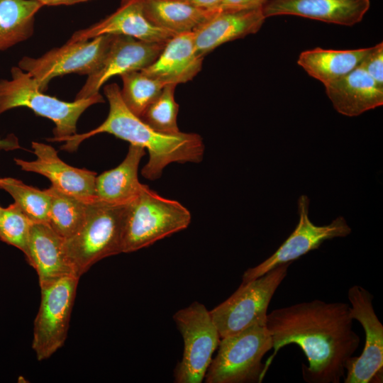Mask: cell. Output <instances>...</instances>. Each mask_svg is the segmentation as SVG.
<instances>
[{"label":"cell","mask_w":383,"mask_h":383,"mask_svg":"<svg viewBox=\"0 0 383 383\" xmlns=\"http://www.w3.org/2000/svg\"><path fill=\"white\" fill-rule=\"evenodd\" d=\"M129 202L113 204L96 197L89 201L84 224L74 235L65 239L66 254L77 277L98 261L123 252Z\"/></svg>","instance_id":"3957f363"},{"label":"cell","mask_w":383,"mask_h":383,"mask_svg":"<svg viewBox=\"0 0 383 383\" xmlns=\"http://www.w3.org/2000/svg\"><path fill=\"white\" fill-rule=\"evenodd\" d=\"M348 297L350 316L362 325L365 343L361 355L348 360L344 382H379L383 368V326L374 311L373 296L362 287L354 285L348 289Z\"/></svg>","instance_id":"7c38bea8"},{"label":"cell","mask_w":383,"mask_h":383,"mask_svg":"<svg viewBox=\"0 0 383 383\" xmlns=\"http://www.w3.org/2000/svg\"><path fill=\"white\" fill-rule=\"evenodd\" d=\"M291 264L279 265L255 279L242 282L228 299L209 311L221 338L252 325L266 324L269 304Z\"/></svg>","instance_id":"52a82bcc"},{"label":"cell","mask_w":383,"mask_h":383,"mask_svg":"<svg viewBox=\"0 0 383 383\" xmlns=\"http://www.w3.org/2000/svg\"><path fill=\"white\" fill-rule=\"evenodd\" d=\"M265 19L262 7L233 11L219 10L192 32L196 51L204 57L223 43L256 33Z\"/></svg>","instance_id":"e0dca14e"},{"label":"cell","mask_w":383,"mask_h":383,"mask_svg":"<svg viewBox=\"0 0 383 383\" xmlns=\"http://www.w3.org/2000/svg\"><path fill=\"white\" fill-rule=\"evenodd\" d=\"M176 86L165 84L140 117L150 128L162 133L173 135L180 132L177 123L179 104L174 99Z\"/></svg>","instance_id":"83f0119b"},{"label":"cell","mask_w":383,"mask_h":383,"mask_svg":"<svg viewBox=\"0 0 383 383\" xmlns=\"http://www.w3.org/2000/svg\"><path fill=\"white\" fill-rule=\"evenodd\" d=\"M184 2H187L194 6L207 9V10H215L219 9L222 0H182Z\"/></svg>","instance_id":"1f68e13d"},{"label":"cell","mask_w":383,"mask_h":383,"mask_svg":"<svg viewBox=\"0 0 383 383\" xmlns=\"http://www.w3.org/2000/svg\"><path fill=\"white\" fill-rule=\"evenodd\" d=\"M353 325L350 305L344 302L315 299L273 310L266 320L273 354L265 364V373L277 352L294 343L308 360L301 368L305 382L339 383L360 343Z\"/></svg>","instance_id":"6da1fadb"},{"label":"cell","mask_w":383,"mask_h":383,"mask_svg":"<svg viewBox=\"0 0 383 383\" xmlns=\"http://www.w3.org/2000/svg\"><path fill=\"white\" fill-rule=\"evenodd\" d=\"M26 257L38 274L40 287L66 276L77 277L66 254L65 239L46 223H33Z\"/></svg>","instance_id":"ac0fdd59"},{"label":"cell","mask_w":383,"mask_h":383,"mask_svg":"<svg viewBox=\"0 0 383 383\" xmlns=\"http://www.w3.org/2000/svg\"><path fill=\"white\" fill-rule=\"evenodd\" d=\"M120 77L123 82L122 89H120L121 99L128 109L138 118L165 85L141 70L128 72Z\"/></svg>","instance_id":"484cf974"},{"label":"cell","mask_w":383,"mask_h":383,"mask_svg":"<svg viewBox=\"0 0 383 383\" xmlns=\"http://www.w3.org/2000/svg\"><path fill=\"white\" fill-rule=\"evenodd\" d=\"M47 189L50 196L48 224L64 239L69 238L84 224L92 199L77 197L52 186Z\"/></svg>","instance_id":"d4e9b609"},{"label":"cell","mask_w":383,"mask_h":383,"mask_svg":"<svg viewBox=\"0 0 383 383\" xmlns=\"http://www.w3.org/2000/svg\"><path fill=\"white\" fill-rule=\"evenodd\" d=\"M31 146L36 160L27 161L14 158L15 163L22 170L46 177L51 182V186L63 192L86 200L95 198L96 172L67 165L51 145L33 141Z\"/></svg>","instance_id":"9a60e30c"},{"label":"cell","mask_w":383,"mask_h":383,"mask_svg":"<svg viewBox=\"0 0 383 383\" xmlns=\"http://www.w3.org/2000/svg\"><path fill=\"white\" fill-rule=\"evenodd\" d=\"M107 34L126 35L156 43H166L175 35L155 26L146 18L143 0H121L113 13L87 28L75 31L67 41H84Z\"/></svg>","instance_id":"5bb4252c"},{"label":"cell","mask_w":383,"mask_h":383,"mask_svg":"<svg viewBox=\"0 0 383 383\" xmlns=\"http://www.w3.org/2000/svg\"><path fill=\"white\" fill-rule=\"evenodd\" d=\"M11 74L10 79H0V115L17 107L30 109L55 123L54 137L49 141L62 142L76 134L77 121L84 111L104 101L100 94L72 102L64 101L44 94L34 78L18 66L11 67Z\"/></svg>","instance_id":"277c9868"},{"label":"cell","mask_w":383,"mask_h":383,"mask_svg":"<svg viewBox=\"0 0 383 383\" xmlns=\"http://www.w3.org/2000/svg\"><path fill=\"white\" fill-rule=\"evenodd\" d=\"M0 189L12 196L33 223H48L50 196L47 189L40 190L12 177H0Z\"/></svg>","instance_id":"4316f807"},{"label":"cell","mask_w":383,"mask_h":383,"mask_svg":"<svg viewBox=\"0 0 383 383\" xmlns=\"http://www.w3.org/2000/svg\"><path fill=\"white\" fill-rule=\"evenodd\" d=\"M372 50H326L316 48L300 53L298 65L323 85L337 80L359 67Z\"/></svg>","instance_id":"7402d4cb"},{"label":"cell","mask_w":383,"mask_h":383,"mask_svg":"<svg viewBox=\"0 0 383 383\" xmlns=\"http://www.w3.org/2000/svg\"><path fill=\"white\" fill-rule=\"evenodd\" d=\"M204 57L196 51L193 33L177 34L164 46L157 59L141 71L165 84L192 80L201 70Z\"/></svg>","instance_id":"d6986e66"},{"label":"cell","mask_w":383,"mask_h":383,"mask_svg":"<svg viewBox=\"0 0 383 383\" xmlns=\"http://www.w3.org/2000/svg\"><path fill=\"white\" fill-rule=\"evenodd\" d=\"M309 203L310 199L306 195L299 197V222L295 229L271 256L243 273V282L255 279L279 265L292 263L309 252L318 249L326 240L344 238L351 233V228L342 216L327 225L313 224L309 216Z\"/></svg>","instance_id":"8fae6325"},{"label":"cell","mask_w":383,"mask_h":383,"mask_svg":"<svg viewBox=\"0 0 383 383\" xmlns=\"http://www.w3.org/2000/svg\"><path fill=\"white\" fill-rule=\"evenodd\" d=\"M79 279L66 276L40 286V304L32 342L38 360L49 358L67 338Z\"/></svg>","instance_id":"30bf717a"},{"label":"cell","mask_w":383,"mask_h":383,"mask_svg":"<svg viewBox=\"0 0 383 383\" xmlns=\"http://www.w3.org/2000/svg\"><path fill=\"white\" fill-rule=\"evenodd\" d=\"M324 87L333 108L346 116H357L383 105V86L378 84L361 65Z\"/></svg>","instance_id":"ffe728a7"},{"label":"cell","mask_w":383,"mask_h":383,"mask_svg":"<svg viewBox=\"0 0 383 383\" xmlns=\"http://www.w3.org/2000/svg\"><path fill=\"white\" fill-rule=\"evenodd\" d=\"M218 350L205 376L207 383L261 382L265 373L263 356L272 348L266 324L252 325L221 338Z\"/></svg>","instance_id":"8992f818"},{"label":"cell","mask_w":383,"mask_h":383,"mask_svg":"<svg viewBox=\"0 0 383 383\" xmlns=\"http://www.w3.org/2000/svg\"><path fill=\"white\" fill-rule=\"evenodd\" d=\"M43 5L37 0H0V51L30 38Z\"/></svg>","instance_id":"cb8c5ba5"},{"label":"cell","mask_w":383,"mask_h":383,"mask_svg":"<svg viewBox=\"0 0 383 383\" xmlns=\"http://www.w3.org/2000/svg\"><path fill=\"white\" fill-rule=\"evenodd\" d=\"M21 148L17 137L9 134L5 138L0 135V150L9 151Z\"/></svg>","instance_id":"d6a6232c"},{"label":"cell","mask_w":383,"mask_h":383,"mask_svg":"<svg viewBox=\"0 0 383 383\" xmlns=\"http://www.w3.org/2000/svg\"><path fill=\"white\" fill-rule=\"evenodd\" d=\"M173 318L184 341L182 359L174 370V382L200 383L221 340L217 328L210 312L197 301L177 311Z\"/></svg>","instance_id":"ba28073f"},{"label":"cell","mask_w":383,"mask_h":383,"mask_svg":"<svg viewBox=\"0 0 383 383\" xmlns=\"http://www.w3.org/2000/svg\"><path fill=\"white\" fill-rule=\"evenodd\" d=\"M104 93L109 104L106 120L89 132L67 137L61 149L74 152L84 140L99 133H110L148 150L149 160L143 167L141 174L152 181L158 179L165 167L172 162L199 163L202 161L204 144L199 135L181 131L170 135L156 131L128 109L121 99L118 84L106 85Z\"/></svg>","instance_id":"7a4b0ae2"},{"label":"cell","mask_w":383,"mask_h":383,"mask_svg":"<svg viewBox=\"0 0 383 383\" xmlns=\"http://www.w3.org/2000/svg\"><path fill=\"white\" fill-rule=\"evenodd\" d=\"M191 218L189 211L179 201L162 197L142 184L138 195L128 203L123 252L138 250L184 230Z\"/></svg>","instance_id":"5b68a950"},{"label":"cell","mask_w":383,"mask_h":383,"mask_svg":"<svg viewBox=\"0 0 383 383\" xmlns=\"http://www.w3.org/2000/svg\"><path fill=\"white\" fill-rule=\"evenodd\" d=\"M370 7V0H267L265 17L292 15L341 26L360 22Z\"/></svg>","instance_id":"2e32d148"},{"label":"cell","mask_w":383,"mask_h":383,"mask_svg":"<svg viewBox=\"0 0 383 383\" xmlns=\"http://www.w3.org/2000/svg\"><path fill=\"white\" fill-rule=\"evenodd\" d=\"M165 44L115 35L101 63L94 72L88 75L75 99L99 94L101 87L116 75L147 67L157 59Z\"/></svg>","instance_id":"4fadbf2b"},{"label":"cell","mask_w":383,"mask_h":383,"mask_svg":"<svg viewBox=\"0 0 383 383\" xmlns=\"http://www.w3.org/2000/svg\"><path fill=\"white\" fill-rule=\"evenodd\" d=\"M145 152L143 147L130 144L125 159L118 166L96 177L94 196L113 204H126L133 200L142 184L138 173Z\"/></svg>","instance_id":"44dd1931"},{"label":"cell","mask_w":383,"mask_h":383,"mask_svg":"<svg viewBox=\"0 0 383 383\" xmlns=\"http://www.w3.org/2000/svg\"><path fill=\"white\" fill-rule=\"evenodd\" d=\"M380 86H383V43L372 47L370 53L360 65Z\"/></svg>","instance_id":"f546056e"},{"label":"cell","mask_w":383,"mask_h":383,"mask_svg":"<svg viewBox=\"0 0 383 383\" xmlns=\"http://www.w3.org/2000/svg\"><path fill=\"white\" fill-rule=\"evenodd\" d=\"M143 6L152 24L175 35L193 32L219 11L200 9L182 0H143Z\"/></svg>","instance_id":"603a6c76"},{"label":"cell","mask_w":383,"mask_h":383,"mask_svg":"<svg viewBox=\"0 0 383 383\" xmlns=\"http://www.w3.org/2000/svg\"><path fill=\"white\" fill-rule=\"evenodd\" d=\"M33 223L15 202L6 208L0 206V240L19 249L25 256Z\"/></svg>","instance_id":"f1b7e54d"},{"label":"cell","mask_w":383,"mask_h":383,"mask_svg":"<svg viewBox=\"0 0 383 383\" xmlns=\"http://www.w3.org/2000/svg\"><path fill=\"white\" fill-rule=\"evenodd\" d=\"M43 6L72 5L91 0H37Z\"/></svg>","instance_id":"836d02e7"},{"label":"cell","mask_w":383,"mask_h":383,"mask_svg":"<svg viewBox=\"0 0 383 383\" xmlns=\"http://www.w3.org/2000/svg\"><path fill=\"white\" fill-rule=\"evenodd\" d=\"M115 35H103L92 39L69 42L55 48L40 57H22L18 66L30 74L39 89L47 90L50 82L65 74L89 75L101 63Z\"/></svg>","instance_id":"9c48e42d"},{"label":"cell","mask_w":383,"mask_h":383,"mask_svg":"<svg viewBox=\"0 0 383 383\" xmlns=\"http://www.w3.org/2000/svg\"><path fill=\"white\" fill-rule=\"evenodd\" d=\"M267 0H222L219 10L233 11L262 7Z\"/></svg>","instance_id":"4dcf8cb0"}]
</instances>
